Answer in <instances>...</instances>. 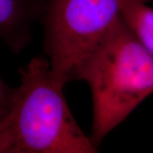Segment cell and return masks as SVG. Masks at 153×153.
Segmentation results:
<instances>
[{
    "instance_id": "6da1fadb",
    "label": "cell",
    "mask_w": 153,
    "mask_h": 153,
    "mask_svg": "<svg viewBox=\"0 0 153 153\" xmlns=\"http://www.w3.org/2000/svg\"><path fill=\"white\" fill-rule=\"evenodd\" d=\"M74 80L85 81L90 88L89 137L99 148L110 132L153 94V55L120 17L82 60Z\"/></svg>"
},
{
    "instance_id": "7a4b0ae2",
    "label": "cell",
    "mask_w": 153,
    "mask_h": 153,
    "mask_svg": "<svg viewBox=\"0 0 153 153\" xmlns=\"http://www.w3.org/2000/svg\"><path fill=\"white\" fill-rule=\"evenodd\" d=\"M19 72L8 115L10 153L98 152L75 120L64 88L53 80L47 57H33Z\"/></svg>"
},
{
    "instance_id": "3957f363",
    "label": "cell",
    "mask_w": 153,
    "mask_h": 153,
    "mask_svg": "<svg viewBox=\"0 0 153 153\" xmlns=\"http://www.w3.org/2000/svg\"><path fill=\"white\" fill-rule=\"evenodd\" d=\"M134 0H46L40 22L55 82L64 88Z\"/></svg>"
},
{
    "instance_id": "5b68a950",
    "label": "cell",
    "mask_w": 153,
    "mask_h": 153,
    "mask_svg": "<svg viewBox=\"0 0 153 153\" xmlns=\"http://www.w3.org/2000/svg\"><path fill=\"white\" fill-rule=\"evenodd\" d=\"M148 0H134L127 4L121 18L133 35L153 55V8Z\"/></svg>"
},
{
    "instance_id": "52a82bcc",
    "label": "cell",
    "mask_w": 153,
    "mask_h": 153,
    "mask_svg": "<svg viewBox=\"0 0 153 153\" xmlns=\"http://www.w3.org/2000/svg\"><path fill=\"white\" fill-rule=\"evenodd\" d=\"M0 153H10V139L8 131V116L0 118Z\"/></svg>"
},
{
    "instance_id": "8992f818",
    "label": "cell",
    "mask_w": 153,
    "mask_h": 153,
    "mask_svg": "<svg viewBox=\"0 0 153 153\" xmlns=\"http://www.w3.org/2000/svg\"><path fill=\"white\" fill-rule=\"evenodd\" d=\"M16 88L6 83L0 76V118L7 117L11 110Z\"/></svg>"
},
{
    "instance_id": "277c9868",
    "label": "cell",
    "mask_w": 153,
    "mask_h": 153,
    "mask_svg": "<svg viewBox=\"0 0 153 153\" xmlns=\"http://www.w3.org/2000/svg\"><path fill=\"white\" fill-rule=\"evenodd\" d=\"M46 0H0V41L15 54L32 42L33 27L44 15Z\"/></svg>"
}]
</instances>
